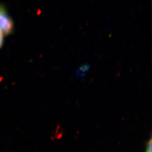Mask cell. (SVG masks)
<instances>
[{"instance_id": "obj_1", "label": "cell", "mask_w": 152, "mask_h": 152, "mask_svg": "<svg viewBox=\"0 0 152 152\" xmlns=\"http://www.w3.org/2000/svg\"><path fill=\"white\" fill-rule=\"evenodd\" d=\"M14 27V22L9 15L5 7L0 5V32L4 36H7L13 32Z\"/></svg>"}, {"instance_id": "obj_2", "label": "cell", "mask_w": 152, "mask_h": 152, "mask_svg": "<svg viewBox=\"0 0 152 152\" xmlns=\"http://www.w3.org/2000/svg\"><path fill=\"white\" fill-rule=\"evenodd\" d=\"M89 65H83L76 72V75L79 77H82L85 76V73L89 70Z\"/></svg>"}, {"instance_id": "obj_3", "label": "cell", "mask_w": 152, "mask_h": 152, "mask_svg": "<svg viewBox=\"0 0 152 152\" xmlns=\"http://www.w3.org/2000/svg\"><path fill=\"white\" fill-rule=\"evenodd\" d=\"M145 152H152V138L147 142Z\"/></svg>"}, {"instance_id": "obj_4", "label": "cell", "mask_w": 152, "mask_h": 152, "mask_svg": "<svg viewBox=\"0 0 152 152\" xmlns=\"http://www.w3.org/2000/svg\"><path fill=\"white\" fill-rule=\"evenodd\" d=\"M4 42V34L0 32V49L2 47Z\"/></svg>"}]
</instances>
